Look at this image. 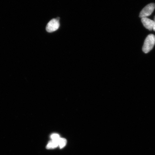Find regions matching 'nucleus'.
I'll return each mask as SVG.
<instances>
[{"label":"nucleus","instance_id":"obj_8","mask_svg":"<svg viewBox=\"0 0 155 155\" xmlns=\"http://www.w3.org/2000/svg\"><path fill=\"white\" fill-rule=\"evenodd\" d=\"M154 25L153 28V30L154 31H155V17H154Z\"/></svg>","mask_w":155,"mask_h":155},{"label":"nucleus","instance_id":"obj_3","mask_svg":"<svg viewBox=\"0 0 155 155\" xmlns=\"http://www.w3.org/2000/svg\"><path fill=\"white\" fill-rule=\"evenodd\" d=\"M60 24L58 19H52L48 23L46 27V30L48 32H52L57 30L59 28Z\"/></svg>","mask_w":155,"mask_h":155},{"label":"nucleus","instance_id":"obj_7","mask_svg":"<svg viewBox=\"0 0 155 155\" xmlns=\"http://www.w3.org/2000/svg\"><path fill=\"white\" fill-rule=\"evenodd\" d=\"M50 137H51L52 140L54 141H58L61 138L59 135L57 134H52L51 135Z\"/></svg>","mask_w":155,"mask_h":155},{"label":"nucleus","instance_id":"obj_4","mask_svg":"<svg viewBox=\"0 0 155 155\" xmlns=\"http://www.w3.org/2000/svg\"><path fill=\"white\" fill-rule=\"evenodd\" d=\"M141 21L144 26L147 29L150 31L153 30L154 24V21L151 20L147 17H144L141 18Z\"/></svg>","mask_w":155,"mask_h":155},{"label":"nucleus","instance_id":"obj_1","mask_svg":"<svg viewBox=\"0 0 155 155\" xmlns=\"http://www.w3.org/2000/svg\"><path fill=\"white\" fill-rule=\"evenodd\" d=\"M155 44V36L151 34L147 36L145 40L142 48L143 51L145 53H148L152 50Z\"/></svg>","mask_w":155,"mask_h":155},{"label":"nucleus","instance_id":"obj_6","mask_svg":"<svg viewBox=\"0 0 155 155\" xmlns=\"http://www.w3.org/2000/svg\"><path fill=\"white\" fill-rule=\"evenodd\" d=\"M58 146L62 149L67 144L66 139L63 138H60L58 141Z\"/></svg>","mask_w":155,"mask_h":155},{"label":"nucleus","instance_id":"obj_5","mask_svg":"<svg viewBox=\"0 0 155 155\" xmlns=\"http://www.w3.org/2000/svg\"><path fill=\"white\" fill-rule=\"evenodd\" d=\"M58 141L51 140L48 143L46 148L48 149H53L58 146Z\"/></svg>","mask_w":155,"mask_h":155},{"label":"nucleus","instance_id":"obj_2","mask_svg":"<svg viewBox=\"0 0 155 155\" xmlns=\"http://www.w3.org/2000/svg\"><path fill=\"white\" fill-rule=\"evenodd\" d=\"M155 8V4L151 3L145 6L141 11L139 15V17L142 18L150 16L152 14Z\"/></svg>","mask_w":155,"mask_h":155}]
</instances>
